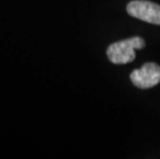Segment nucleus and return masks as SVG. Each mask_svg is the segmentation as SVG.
I'll list each match as a JSON object with an SVG mask.
<instances>
[{
    "label": "nucleus",
    "mask_w": 160,
    "mask_h": 159,
    "mask_svg": "<svg viewBox=\"0 0 160 159\" xmlns=\"http://www.w3.org/2000/svg\"><path fill=\"white\" fill-rule=\"evenodd\" d=\"M130 80L134 86L141 89L154 87L160 83V66L153 62L146 63L131 72Z\"/></svg>",
    "instance_id": "obj_3"
},
{
    "label": "nucleus",
    "mask_w": 160,
    "mask_h": 159,
    "mask_svg": "<svg viewBox=\"0 0 160 159\" xmlns=\"http://www.w3.org/2000/svg\"><path fill=\"white\" fill-rule=\"evenodd\" d=\"M145 45V40L138 36L114 42L108 48V58L114 64L130 63L133 61L137 56L135 50H142Z\"/></svg>",
    "instance_id": "obj_1"
},
{
    "label": "nucleus",
    "mask_w": 160,
    "mask_h": 159,
    "mask_svg": "<svg viewBox=\"0 0 160 159\" xmlns=\"http://www.w3.org/2000/svg\"><path fill=\"white\" fill-rule=\"evenodd\" d=\"M126 9L133 18L154 25H160V5L154 2L134 0L128 3Z\"/></svg>",
    "instance_id": "obj_2"
}]
</instances>
